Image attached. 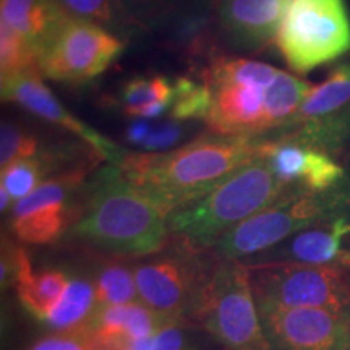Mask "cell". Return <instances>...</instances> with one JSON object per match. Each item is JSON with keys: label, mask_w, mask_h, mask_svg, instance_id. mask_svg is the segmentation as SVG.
I'll list each match as a JSON object with an SVG mask.
<instances>
[{"label": "cell", "mask_w": 350, "mask_h": 350, "mask_svg": "<svg viewBox=\"0 0 350 350\" xmlns=\"http://www.w3.org/2000/svg\"><path fill=\"white\" fill-rule=\"evenodd\" d=\"M269 146L271 142L261 138L213 133L174 151L125 152L119 167L169 217L203 198L235 170L265 157Z\"/></svg>", "instance_id": "1"}, {"label": "cell", "mask_w": 350, "mask_h": 350, "mask_svg": "<svg viewBox=\"0 0 350 350\" xmlns=\"http://www.w3.org/2000/svg\"><path fill=\"white\" fill-rule=\"evenodd\" d=\"M73 232L113 255L137 258L163 252L170 239L167 214L131 185L116 164L98 174Z\"/></svg>", "instance_id": "2"}, {"label": "cell", "mask_w": 350, "mask_h": 350, "mask_svg": "<svg viewBox=\"0 0 350 350\" xmlns=\"http://www.w3.org/2000/svg\"><path fill=\"white\" fill-rule=\"evenodd\" d=\"M268 159L260 157L224 178L209 193L167 217L170 237L196 250H213L226 234L291 191Z\"/></svg>", "instance_id": "3"}, {"label": "cell", "mask_w": 350, "mask_h": 350, "mask_svg": "<svg viewBox=\"0 0 350 350\" xmlns=\"http://www.w3.org/2000/svg\"><path fill=\"white\" fill-rule=\"evenodd\" d=\"M281 70L245 57H217L203 72L211 96L208 129L221 137L260 138L274 130L269 88Z\"/></svg>", "instance_id": "4"}, {"label": "cell", "mask_w": 350, "mask_h": 350, "mask_svg": "<svg viewBox=\"0 0 350 350\" xmlns=\"http://www.w3.org/2000/svg\"><path fill=\"white\" fill-rule=\"evenodd\" d=\"M350 198L342 188L310 191L292 188L278 201L234 227L214 245L219 260L245 261L278 247L284 240L310 227L349 216Z\"/></svg>", "instance_id": "5"}, {"label": "cell", "mask_w": 350, "mask_h": 350, "mask_svg": "<svg viewBox=\"0 0 350 350\" xmlns=\"http://www.w3.org/2000/svg\"><path fill=\"white\" fill-rule=\"evenodd\" d=\"M174 242L167 250L164 248L133 266L138 299L182 323L195 321L219 258L213 250H196Z\"/></svg>", "instance_id": "6"}, {"label": "cell", "mask_w": 350, "mask_h": 350, "mask_svg": "<svg viewBox=\"0 0 350 350\" xmlns=\"http://www.w3.org/2000/svg\"><path fill=\"white\" fill-rule=\"evenodd\" d=\"M275 46L297 75L349 54L350 16L345 0H292Z\"/></svg>", "instance_id": "7"}, {"label": "cell", "mask_w": 350, "mask_h": 350, "mask_svg": "<svg viewBox=\"0 0 350 350\" xmlns=\"http://www.w3.org/2000/svg\"><path fill=\"white\" fill-rule=\"evenodd\" d=\"M195 321L226 350H269L250 269L242 261L219 260Z\"/></svg>", "instance_id": "8"}, {"label": "cell", "mask_w": 350, "mask_h": 350, "mask_svg": "<svg viewBox=\"0 0 350 350\" xmlns=\"http://www.w3.org/2000/svg\"><path fill=\"white\" fill-rule=\"evenodd\" d=\"M258 306L310 308L350 317V269L300 262L248 266Z\"/></svg>", "instance_id": "9"}, {"label": "cell", "mask_w": 350, "mask_h": 350, "mask_svg": "<svg viewBox=\"0 0 350 350\" xmlns=\"http://www.w3.org/2000/svg\"><path fill=\"white\" fill-rule=\"evenodd\" d=\"M124 51V39L91 21L68 18L39 52L42 77L54 81L85 83L106 72Z\"/></svg>", "instance_id": "10"}, {"label": "cell", "mask_w": 350, "mask_h": 350, "mask_svg": "<svg viewBox=\"0 0 350 350\" xmlns=\"http://www.w3.org/2000/svg\"><path fill=\"white\" fill-rule=\"evenodd\" d=\"M258 310L269 350H350V317L310 308Z\"/></svg>", "instance_id": "11"}, {"label": "cell", "mask_w": 350, "mask_h": 350, "mask_svg": "<svg viewBox=\"0 0 350 350\" xmlns=\"http://www.w3.org/2000/svg\"><path fill=\"white\" fill-rule=\"evenodd\" d=\"M2 98L3 100L18 104L34 116L77 135L81 142L90 144L96 154L106 159L109 164L119 165L124 159L125 152L112 139L106 138L98 130L91 129L90 125L81 122L52 94V91L42 81L41 72L21 73V75L2 80Z\"/></svg>", "instance_id": "12"}, {"label": "cell", "mask_w": 350, "mask_h": 350, "mask_svg": "<svg viewBox=\"0 0 350 350\" xmlns=\"http://www.w3.org/2000/svg\"><path fill=\"white\" fill-rule=\"evenodd\" d=\"M83 172H72L44 180L31 195L12 208V232L23 243L47 245L55 242L68 224L67 196L81 182Z\"/></svg>", "instance_id": "13"}, {"label": "cell", "mask_w": 350, "mask_h": 350, "mask_svg": "<svg viewBox=\"0 0 350 350\" xmlns=\"http://www.w3.org/2000/svg\"><path fill=\"white\" fill-rule=\"evenodd\" d=\"M350 235V216H340L292 235L278 247L242 261L245 266L269 262H300L313 266H339L350 269V250L345 240Z\"/></svg>", "instance_id": "14"}, {"label": "cell", "mask_w": 350, "mask_h": 350, "mask_svg": "<svg viewBox=\"0 0 350 350\" xmlns=\"http://www.w3.org/2000/svg\"><path fill=\"white\" fill-rule=\"evenodd\" d=\"M292 0H217V20L235 51L260 52L275 44Z\"/></svg>", "instance_id": "15"}, {"label": "cell", "mask_w": 350, "mask_h": 350, "mask_svg": "<svg viewBox=\"0 0 350 350\" xmlns=\"http://www.w3.org/2000/svg\"><path fill=\"white\" fill-rule=\"evenodd\" d=\"M266 159L284 183L310 191H327L344 178V169L326 151L292 139L271 142Z\"/></svg>", "instance_id": "16"}, {"label": "cell", "mask_w": 350, "mask_h": 350, "mask_svg": "<svg viewBox=\"0 0 350 350\" xmlns=\"http://www.w3.org/2000/svg\"><path fill=\"white\" fill-rule=\"evenodd\" d=\"M174 323L182 321L156 312L138 300L96 310L86 329L93 339L96 350H112L150 338Z\"/></svg>", "instance_id": "17"}, {"label": "cell", "mask_w": 350, "mask_h": 350, "mask_svg": "<svg viewBox=\"0 0 350 350\" xmlns=\"http://www.w3.org/2000/svg\"><path fill=\"white\" fill-rule=\"evenodd\" d=\"M68 18L57 0H0V20L28 39L38 54Z\"/></svg>", "instance_id": "18"}, {"label": "cell", "mask_w": 350, "mask_h": 350, "mask_svg": "<svg viewBox=\"0 0 350 350\" xmlns=\"http://www.w3.org/2000/svg\"><path fill=\"white\" fill-rule=\"evenodd\" d=\"M139 33L163 31L203 18L214 0H116Z\"/></svg>", "instance_id": "19"}, {"label": "cell", "mask_w": 350, "mask_h": 350, "mask_svg": "<svg viewBox=\"0 0 350 350\" xmlns=\"http://www.w3.org/2000/svg\"><path fill=\"white\" fill-rule=\"evenodd\" d=\"M70 278L60 269H46L34 273L31 261L23 248H16L15 286L21 305L39 321L46 318L51 308L64 294Z\"/></svg>", "instance_id": "20"}, {"label": "cell", "mask_w": 350, "mask_h": 350, "mask_svg": "<svg viewBox=\"0 0 350 350\" xmlns=\"http://www.w3.org/2000/svg\"><path fill=\"white\" fill-rule=\"evenodd\" d=\"M344 112H349L342 122L345 133V129L350 126V60L332 68L325 81L313 86L294 125L332 119L342 116Z\"/></svg>", "instance_id": "21"}, {"label": "cell", "mask_w": 350, "mask_h": 350, "mask_svg": "<svg viewBox=\"0 0 350 350\" xmlns=\"http://www.w3.org/2000/svg\"><path fill=\"white\" fill-rule=\"evenodd\" d=\"M96 312V291L86 278H70L64 294L46 314L42 323L54 331H75L86 327Z\"/></svg>", "instance_id": "22"}, {"label": "cell", "mask_w": 350, "mask_h": 350, "mask_svg": "<svg viewBox=\"0 0 350 350\" xmlns=\"http://www.w3.org/2000/svg\"><path fill=\"white\" fill-rule=\"evenodd\" d=\"M174 96L175 85L165 77H137L125 85L122 103L129 116L154 119L172 107Z\"/></svg>", "instance_id": "23"}, {"label": "cell", "mask_w": 350, "mask_h": 350, "mask_svg": "<svg viewBox=\"0 0 350 350\" xmlns=\"http://www.w3.org/2000/svg\"><path fill=\"white\" fill-rule=\"evenodd\" d=\"M93 284L96 310L139 300L133 268L124 261H107L100 265L96 271Z\"/></svg>", "instance_id": "24"}, {"label": "cell", "mask_w": 350, "mask_h": 350, "mask_svg": "<svg viewBox=\"0 0 350 350\" xmlns=\"http://www.w3.org/2000/svg\"><path fill=\"white\" fill-rule=\"evenodd\" d=\"M70 18L96 23L120 39L142 34L116 0H57Z\"/></svg>", "instance_id": "25"}, {"label": "cell", "mask_w": 350, "mask_h": 350, "mask_svg": "<svg viewBox=\"0 0 350 350\" xmlns=\"http://www.w3.org/2000/svg\"><path fill=\"white\" fill-rule=\"evenodd\" d=\"M29 72H41L38 51L7 21L0 20V80Z\"/></svg>", "instance_id": "26"}, {"label": "cell", "mask_w": 350, "mask_h": 350, "mask_svg": "<svg viewBox=\"0 0 350 350\" xmlns=\"http://www.w3.org/2000/svg\"><path fill=\"white\" fill-rule=\"evenodd\" d=\"M51 161L46 156H34L29 159L16 161L2 169L0 185L5 187L13 203H18L28 195H31L41 183L46 180ZM15 206V204H13Z\"/></svg>", "instance_id": "27"}, {"label": "cell", "mask_w": 350, "mask_h": 350, "mask_svg": "<svg viewBox=\"0 0 350 350\" xmlns=\"http://www.w3.org/2000/svg\"><path fill=\"white\" fill-rule=\"evenodd\" d=\"M209 107H211V96L203 83L200 85L188 78H178L175 83V96L170 107V117L174 120H204Z\"/></svg>", "instance_id": "28"}, {"label": "cell", "mask_w": 350, "mask_h": 350, "mask_svg": "<svg viewBox=\"0 0 350 350\" xmlns=\"http://www.w3.org/2000/svg\"><path fill=\"white\" fill-rule=\"evenodd\" d=\"M38 154V139L33 135L26 133L12 122H3L0 129V167L5 169L16 161L29 159Z\"/></svg>", "instance_id": "29"}, {"label": "cell", "mask_w": 350, "mask_h": 350, "mask_svg": "<svg viewBox=\"0 0 350 350\" xmlns=\"http://www.w3.org/2000/svg\"><path fill=\"white\" fill-rule=\"evenodd\" d=\"M183 323H174L165 326L150 338L137 340L126 345H120L112 350H191L187 332L183 331Z\"/></svg>", "instance_id": "30"}, {"label": "cell", "mask_w": 350, "mask_h": 350, "mask_svg": "<svg viewBox=\"0 0 350 350\" xmlns=\"http://www.w3.org/2000/svg\"><path fill=\"white\" fill-rule=\"evenodd\" d=\"M28 350H96L86 327L75 331H55L36 340Z\"/></svg>", "instance_id": "31"}, {"label": "cell", "mask_w": 350, "mask_h": 350, "mask_svg": "<svg viewBox=\"0 0 350 350\" xmlns=\"http://www.w3.org/2000/svg\"><path fill=\"white\" fill-rule=\"evenodd\" d=\"M183 135V126L178 120H169L159 126H154L150 137L142 144V152H161L165 148L177 143Z\"/></svg>", "instance_id": "32"}, {"label": "cell", "mask_w": 350, "mask_h": 350, "mask_svg": "<svg viewBox=\"0 0 350 350\" xmlns=\"http://www.w3.org/2000/svg\"><path fill=\"white\" fill-rule=\"evenodd\" d=\"M152 129H154V126L148 124V122H143V120L133 122V124L129 126V130H126V142L137 144V146H142L144 139L150 137Z\"/></svg>", "instance_id": "33"}, {"label": "cell", "mask_w": 350, "mask_h": 350, "mask_svg": "<svg viewBox=\"0 0 350 350\" xmlns=\"http://www.w3.org/2000/svg\"><path fill=\"white\" fill-rule=\"evenodd\" d=\"M13 204H15V203H13L12 196L7 191V188L0 185V211H2V213L8 211V209L13 208Z\"/></svg>", "instance_id": "34"}, {"label": "cell", "mask_w": 350, "mask_h": 350, "mask_svg": "<svg viewBox=\"0 0 350 350\" xmlns=\"http://www.w3.org/2000/svg\"><path fill=\"white\" fill-rule=\"evenodd\" d=\"M216 2H217V0H216Z\"/></svg>", "instance_id": "35"}]
</instances>
